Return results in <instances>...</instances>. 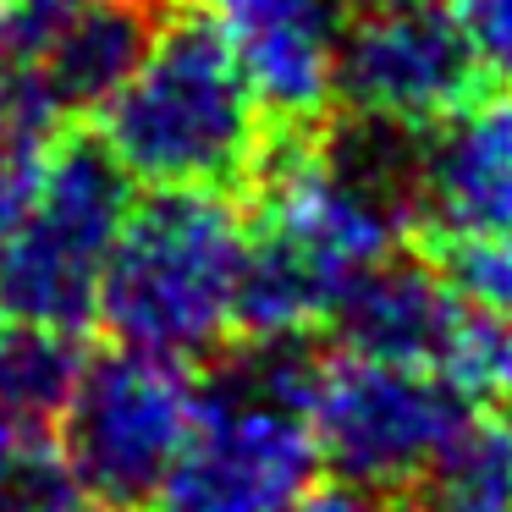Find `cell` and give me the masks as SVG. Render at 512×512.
I'll return each mask as SVG.
<instances>
[{
	"label": "cell",
	"mask_w": 512,
	"mask_h": 512,
	"mask_svg": "<svg viewBox=\"0 0 512 512\" xmlns=\"http://www.w3.org/2000/svg\"><path fill=\"white\" fill-rule=\"evenodd\" d=\"M100 144L149 193L199 188L248 199L276 155V127L210 17L188 0L149 28L144 56L100 105Z\"/></svg>",
	"instance_id": "cell-1"
},
{
	"label": "cell",
	"mask_w": 512,
	"mask_h": 512,
	"mask_svg": "<svg viewBox=\"0 0 512 512\" xmlns=\"http://www.w3.org/2000/svg\"><path fill=\"white\" fill-rule=\"evenodd\" d=\"M248 210L232 193L155 188L133 204L100 287V314L127 353L210 369L237 342Z\"/></svg>",
	"instance_id": "cell-2"
},
{
	"label": "cell",
	"mask_w": 512,
	"mask_h": 512,
	"mask_svg": "<svg viewBox=\"0 0 512 512\" xmlns=\"http://www.w3.org/2000/svg\"><path fill=\"white\" fill-rule=\"evenodd\" d=\"M325 347L314 336H237L210 364L182 463L155 512H281L314 485L309 391Z\"/></svg>",
	"instance_id": "cell-3"
},
{
	"label": "cell",
	"mask_w": 512,
	"mask_h": 512,
	"mask_svg": "<svg viewBox=\"0 0 512 512\" xmlns=\"http://www.w3.org/2000/svg\"><path fill=\"white\" fill-rule=\"evenodd\" d=\"M199 380L149 353L89 358L61 408L56 446L89 507L149 512L199 430Z\"/></svg>",
	"instance_id": "cell-4"
},
{
	"label": "cell",
	"mask_w": 512,
	"mask_h": 512,
	"mask_svg": "<svg viewBox=\"0 0 512 512\" xmlns=\"http://www.w3.org/2000/svg\"><path fill=\"white\" fill-rule=\"evenodd\" d=\"M127 215H133V182L105 155V144L89 138L50 144L45 182L12 243L0 248V314L56 331L94 325Z\"/></svg>",
	"instance_id": "cell-5"
},
{
	"label": "cell",
	"mask_w": 512,
	"mask_h": 512,
	"mask_svg": "<svg viewBox=\"0 0 512 512\" xmlns=\"http://www.w3.org/2000/svg\"><path fill=\"white\" fill-rule=\"evenodd\" d=\"M474 402L446 375L397 358L325 347L309 391V430L320 463L369 496H413Z\"/></svg>",
	"instance_id": "cell-6"
},
{
	"label": "cell",
	"mask_w": 512,
	"mask_h": 512,
	"mask_svg": "<svg viewBox=\"0 0 512 512\" xmlns=\"http://www.w3.org/2000/svg\"><path fill=\"white\" fill-rule=\"evenodd\" d=\"M144 0H0V138L100 111L149 39Z\"/></svg>",
	"instance_id": "cell-7"
},
{
	"label": "cell",
	"mask_w": 512,
	"mask_h": 512,
	"mask_svg": "<svg viewBox=\"0 0 512 512\" xmlns=\"http://www.w3.org/2000/svg\"><path fill=\"white\" fill-rule=\"evenodd\" d=\"M479 94V61L441 0H375L342 23L336 105L342 116L430 133Z\"/></svg>",
	"instance_id": "cell-8"
},
{
	"label": "cell",
	"mask_w": 512,
	"mask_h": 512,
	"mask_svg": "<svg viewBox=\"0 0 512 512\" xmlns=\"http://www.w3.org/2000/svg\"><path fill=\"white\" fill-rule=\"evenodd\" d=\"M232 50L276 144L325 133L336 105L342 0H193Z\"/></svg>",
	"instance_id": "cell-9"
},
{
	"label": "cell",
	"mask_w": 512,
	"mask_h": 512,
	"mask_svg": "<svg viewBox=\"0 0 512 512\" xmlns=\"http://www.w3.org/2000/svg\"><path fill=\"white\" fill-rule=\"evenodd\" d=\"M512 232V94H474L419 138L413 243H463Z\"/></svg>",
	"instance_id": "cell-10"
},
{
	"label": "cell",
	"mask_w": 512,
	"mask_h": 512,
	"mask_svg": "<svg viewBox=\"0 0 512 512\" xmlns=\"http://www.w3.org/2000/svg\"><path fill=\"white\" fill-rule=\"evenodd\" d=\"M463 314L468 303L446 287L435 259L419 243H408L397 254H386L380 265H369L342 292V303L331 309L325 325L336 331V347H347V353L441 369Z\"/></svg>",
	"instance_id": "cell-11"
},
{
	"label": "cell",
	"mask_w": 512,
	"mask_h": 512,
	"mask_svg": "<svg viewBox=\"0 0 512 512\" xmlns=\"http://www.w3.org/2000/svg\"><path fill=\"white\" fill-rule=\"evenodd\" d=\"M408 501L419 512H512V419L468 413Z\"/></svg>",
	"instance_id": "cell-12"
},
{
	"label": "cell",
	"mask_w": 512,
	"mask_h": 512,
	"mask_svg": "<svg viewBox=\"0 0 512 512\" xmlns=\"http://www.w3.org/2000/svg\"><path fill=\"white\" fill-rule=\"evenodd\" d=\"M83 364H89V353H83L78 331L0 314V413L28 424H56Z\"/></svg>",
	"instance_id": "cell-13"
},
{
	"label": "cell",
	"mask_w": 512,
	"mask_h": 512,
	"mask_svg": "<svg viewBox=\"0 0 512 512\" xmlns=\"http://www.w3.org/2000/svg\"><path fill=\"white\" fill-rule=\"evenodd\" d=\"M83 496L56 446V424L0 413V512H78Z\"/></svg>",
	"instance_id": "cell-14"
},
{
	"label": "cell",
	"mask_w": 512,
	"mask_h": 512,
	"mask_svg": "<svg viewBox=\"0 0 512 512\" xmlns=\"http://www.w3.org/2000/svg\"><path fill=\"white\" fill-rule=\"evenodd\" d=\"M424 254L446 276V287L485 314H512V232L507 237H463V243H430Z\"/></svg>",
	"instance_id": "cell-15"
},
{
	"label": "cell",
	"mask_w": 512,
	"mask_h": 512,
	"mask_svg": "<svg viewBox=\"0 0 512 512\" xmlns=\"http://www.w3.org/2000/svg\"><path fill=\"white\" fill-rule=\"evenodd\" d=\"M50 144L56 138H0V248L12 243V232L23 226L39 182H45Z\"/></svg>",
	"instance_id": "cell-16"
},
{
	"label": "cell",
	"mask_w": 512,
	"mask_h": 512,
	"mask_svg": "<svg viewBox=\"0 0 512 512\" xmlns=\"http://www.w3.org/2000/svg\"><path fill=\"white\" fill-rule=\"evenodd\" d=\"M375 501L380 496H369V490H358V485H309L281 512H380Z\"/></svg>",
	"instance_id": "cell-17"
},
{
	"label": "cell",
	"mask_w": 512,
	"mask_h": 512,
	"mask_svg": "<svg viewBox=\"0 0 512 512\" xmlns=\"http://www.w3.org/2000/svg\"><path fill=\"white\" fill-rule=\"evenodd\" d=\"M342 6H375V0H342Z\"/></svg>",
	"instance_id": "cell-18"
},
{
	"label": "cell",
	"mask_w": 512,
	"mask_h": 512,
	"mask_svg": "<svg viewBox=\"0 0 512 512\" xmlns=\"http://www.w3.org/2000/svg\"><path fill=\"white\" fill-rule=\"evenodd\" d=\"M78 512H105V507H78Z\"/></svg>",
	"instance_id": "cell-19"
},
{
	"label": "cell",
	"mask_w": 512,
	"mask_h": 512,
	"mask_svg": "<svg viewBox=\"0 0 512 512\" xmlns=\"http://www.w3.org/2000/svg\"><path fill=\"white\" fill-rule=\"evenodd\" d=\"M507 408H512V402H507ZM507 419H512V413H507Z\"/></svg>",
	"instance_id": "cell-20"
}]
</instances>
